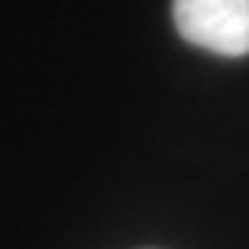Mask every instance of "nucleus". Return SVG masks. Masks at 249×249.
<instances>
[{
    "label": "nucleus",
    "instance_id": "1",
    "mask_svg": "<svg viewBox=\"0 0 249 249\" xmlns=\"http://www.w3.org/2000/svg\"><path fill=\"white\" fill-rule=\"evenodd\" d=\"M177 33L222 57L249 54V0H171Z\"/></svg>",
    "mask_w": 249,
    "mask_h": 249
}]
</instances>
